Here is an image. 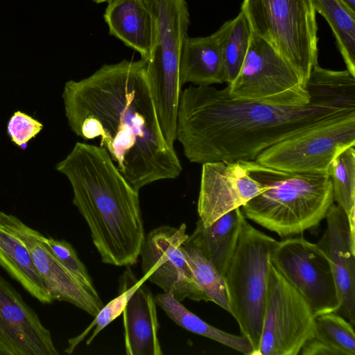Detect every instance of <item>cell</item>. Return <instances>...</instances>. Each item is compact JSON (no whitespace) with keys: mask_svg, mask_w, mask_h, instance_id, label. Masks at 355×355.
<instances>
[{"mask_svg":"<svg viewBox=\"0 0 355 355\" xmlns=\"http://www.w3.org/2000/svg\"><path fill=\"white\" fill-rule=\"evenodd\" d=\"M309 103L284 107L236 98L227 87L182 91L175 138L193 163L255 160L268 147L340 118L355 115V77L316 64Z\"/></svg>","mask_w":355,"mask_h":355,"instance_id":"cell-1","label":"cell"},{"mask_svg":"<svg viewBox=\"0 0 355 355\" xmlns=\"http://www.w3.org/2000/svg\"><path fill=\"white\" fill-rule=\"evenodd\" d=\"M62 97L71 131L85 140L99 139L137 191L181 174L180 161L159 125L146 60L105 64L85 78L66 82Z\"/></svg>","mask_w":355,"mask_h":355,"instance_id":"cell-2","label":"cell"},{"mask_svg":"<svg viewBox=\"0 0 355 355\" xmlns=\"http://www.w3.org/2000/svg\"><path fill=\"white\" fill-rule=\"evenodd\" d=\"M55 169L68 179L73 204L86 221L101 261L116 266L135 264L146 236L139 191L107 150L77 142Z\"/></svg>","mask_w":355,"mask_h":355,"instance_id":"cell-3","label":"cell"},{"mask_svg":"<svg viewBox=\"0 0 355 355\" xmlns=\"http://www.w3.org/2000/svg\"><path fill=\"white\" fill-rule=\"evenodd\" d=\"M240 161L252 178L267 186L241 207L244 216L282 238L317 227L334 202L328 174L290 173Z\"/></svg>","mask_w":355,"mask_h":355,"instance_id":"cell-4","label":"cell"},{"mask_svg":"<svg viewBox=\"0 0 355 355\" xmlns=\"http://www.w3.org/2000/svg\"><path fill=\"white\" fill-rule=\"evenodd\" d=\"M156 26L153 58L147 62L148 83L166 141L174 146L182 86L180 62L187 36L189 13L186 0H142Z\"/></svg>","mask_w":355,"mask_h":355,"instance_id":"cell-5","label":"cell"},{"mask_svg":"<svg viewBox=\"0 0 355 355\" xmlns=\"http://www.w3.org/2000/svg\"><path fill=\"white\" fill-rule=\"evenodd\" d=\"M272 237L254 227L244 216L237 244L225 275L230 313L242 336L257 352L261 334Z\"/></svg>","mask_w":355,"mask_h":355,"instance_id":"cell-6","label":"cell"},{"mask_svg":"<svg viewBox=\"0 0 355 355\" xmlns=\"http://www.w3.org/2000/svg\"><path fill=\"white\" fill-rule=\"evenodd\" d=\"M252 31L269 43L306 86L318 64V25L312 0H243Z\"/></svg>","mask_w":355,"mask_h":355,"instance_id":"cell-7","label":"cell"},{"mask_svg":"<svg viewBox=\"0 0 355 355\" xmlns=\"http://www.w3.org/2000/svg\"><path fill=\"white\" fill-rule=\"evenodd\" d=\"M226 87L234 98L272 105L298 107L311 100L295 69L252 31L241 68Z\"/></svg>","mask_w":355,"mask_h":355,"instance_id":"cell-8","label":"cell"},{"mask_svg":"<svg viewBox=\"0 0 355 355\" xmlns=\"http://www.w3.org/2000/svg\"><path fill=\"white\" fill-rule=\"evenodd\" d=\"M309 304L271 263L259 348L255 355H297L311 334Z\"/></svg>","mask_w":355,"mask_h":355,"instance_id":"cell-9","label":"cell"},{"mask_svg":"<svg viewBox=\"0 0 355 355\" xmlns=\"http://www.w3.org/2000/svg\"><path fill=\"white\" fill-rule=\"evenodd\" d=\"M354 146L355 115H352L281 141L260 153L254 161L290 173L329 175L334 158Z\"/></svg>","mask_w":355,"mask_h":355,"instance_id":"cell-10","label":"cell"},{"mask_svg":"<svg viewBox=\"0 0 355 355\" xmlns=\"http://www.w3.org/2000/svg\"><path fill=\"white\" fill-rule=\"evenodd\" d=\"M270 262L304 297L315 316L338 312L340 301L334 274L317 243L303 236L277 241Z\"/></svg>","mask_w":355,"mask_h":355,"instance_id":"cell-11","label":"cell"},{"mask_svg":"<svg viewBox=\"0 0 355 355\" xmlns=\"http://www.w3.org/2000/svg\"><path fill=\"white\" fill-rule=\"evenodd\" d=\"M187 225H163L145 236L139 256L145 279L171 292L179 301L186 298L209 302L196 281L182 243L188 237Z\"/></svg>","mask_w":355,"mask_h":355,"instance_id":"cell-12","label":"cell"},{"mask_svg":"<svg viewBox=\"0 0 355 355\" xmlns=\"http://www.w3.org/2000/svg\"><path fill=\"white\" fill-rule=\"evenodd\" d=\"M0 225L12 232L26 246L40 279L53 300L64 301L96 316L103 303L53 254L40 232L26 225L17 216L0 210Z\"/></svg>","mask_w":355,"mask_h":355,"instance_id":"cell-13","label":"cell"},{"mask_svg":"<svg viewBox=\"0 0 355 355\" xmlns=\"http://www.w3.org/2000/svg\"><path fill=\"white\" fill-rule=\"evenodd\" d=\"M266 189L267 186L249 175L240 160L202 164L198 200L199 220L207 227Z\"/></svg>","mask_w":355,"mask_h":355,"instance_id":"cell-14","label":"cell"},{"mask_svg":"<svg viewBox=\"0 0 355 355\" xmlns=\"http://www.w3.org/2000/svg\"><path fill=\"white\" fill-rule=\"evenodd\" d=\"M50 331L0 275V355H58Z\"/></svg>","mask_w":355,"mask_h":355,"instance_id":"cell-15","label":"cell"},{"mask_svg":"<svg viewBox=\"0 0 355 355\" xmlns=\"http://www.w3.org/2000/svg\"><path fill=\"white\" fill-rule=\"evenodd\" d=\"M326 229L317 244L334 274L340 301L338 313L355 324V228L343 209L333 203L325 218Z\"/></svg>","mask_w":355,"mask_h":355,"instance_id":"cell-16","label":"cell"},{"mask_svg":"<svg viewBox=\"0 0 355 355\" xmlns=\"http://www.w3.org/2000/svg\"><path fill=\"white\" fill-rule=\"evenodd\" d=\"M143 277L123 311L127 355H162L155 297Z\"/></svg>","mask_w":355,"mask_h":355,"instance_id":"cell-17","label":"cell"},{"mask_svg":"<svg viewBox=\"0 0 355 355\" xmlns=\"http://www.w3.org/2000/svg\"><path fill=\"white\" fill-rule=\"evenodd\" d=\"M109 33L150 62L156 40L155 20L142 0H108L104 13Z\"/></svg>","mask_w":355,"mask_h":355,"instance_id":"cell-18","label":"cell"},{"mask_svg":"<svg viewBox=\"0 0 355 355\" xmlns=\"http://www.w3.org/2000/svg\"><path fill=\"white\" fill-rule=\"evenodd\" d=\"M181 84L209 86L226 83L222 51L214 33L185 37L180 62Z\"/></svg>","mask_w":355,"mask_h":355,"instance_id":"cell-19","label":"cell"},{"mask_svg":"<svg viewBox=\"0 0 355 355\" xmlns=\"http://www.w3.org/2000/svg\"><path fill=\"white\" fill-rule=\"evenodd\" d=\"M244 215L241 207L225 214L209 225L205 227L198 220L188 239L225 277L235 250Z\"/></svg>","mask_w":355,"mask_h":355,"instance_id":"cell-20","label":"cell"},{"mask_svg":"<svg viewBox=\"0 0 355 355\" xmlns=\"http://www.w3.org/2000/svg\"><path fill=\"white\" fill-rule=\"evenodd\" d=\"M0 266L33 297L43 304L53 300L44 287L24 243L0 225Z\"/></svg>","mask_w":355,"mask_h":355,"instance_id":"cell-21","label":"cell"},{"mask_svg":"<svg viewBox=\"0 0 355 355\" xmlns=\"http://www.w3.org/2000/svg\"><path fill=\"white\" fill-rule=\"evenodd\" d=\"M302 355H355L354 325L337 312L315 316L313 329Z\"/></svg>","mask_w":355,"mask_h":355,"instance_id":"cell-22","label":"cell"},{"mask_svg":"<svg viewBox=\"0 0 355 355\" xmlns=\"http://www.w3.org/2000/svg\"><path fill=\"white\" fill-rule=\"evenodd\" d=\"M155 300L168 317L183 329L215 340L243 354L252 355L253 347L246 337L234 335L211 326L187 309L172 293L157 294Z\"/></svg>","mask_w":355,"mask_h":355,"instance_id":"cell-23","label":"cell"},{"mask_svg":"<svg viewBox=\"0 0 355 355\" xmlns=\"http://www.w3.org/2000/svg\"><path fill=\"white\" fill-rule=\"evenodd\" d=\"M329 24L347 70L355 77V12L342 0H312Z\"/></svg>","mask_w":355,"mask_h":355,"instance_id":"cell-24","label":"cell"},{"mask_svg":"<svg viewBox=\"0 0 355 355\" xmlns=\"http://www.w3.org/2000/svg\"><path fill=\"white\" fill-rule=\"evenodd\" d=\"M219 43L224 63L226 83H231L237 76L245 58L252 30L241 11L233 19L224 23L214 33Z\"/></svg>","mask_w":355,"mask_h":355,"instance_id":"cell-25","label":"cell"},{"mask_svg":"<svg viewBox=\"0 0 355 355\" xmlns=\"http://www.w3.org/2000/svg\"><path fill=\"white\" fill-rule=\"evenodd\" d=\"M182 247L196 281L208 300L230 313L225 277L188 237L183 242Z\"/></svg>","mask_w":355,"mask_h":355,"instance_id":"cell-26","label":"cell"},{"mask_svg":"<svg viewBox=\"0 0 355 355\" xmlns=\"http://www.w3.org/2000/svg\"><path fill=\"white\" fill-rule=\"evenodd\" d=\"M334 200L347 214L355 228V149L350 146L338 154L329 168Z\"/></svg>","mask_w":355,"mask_h":355,"instance_id":"cell-27","label":"cell"},{"mask_svg":"<svg viewBox=\"0 0 355 355\" xmlns=\"http://www.w3.org/2000/svg\"><path fill=\"white\" fill-rule=\"evenodd\" d=\"M139 282L130 266H127L120 279V294L106 305H103L88 328L81 335L73 339V343H71L70 347L66 352L68 353L72 352L75 347L94 328L92 336L87 340V345H89L101 331L119 317L123 313L129 298L136 288Z\"/></svg>","mask_w":355,"mask_h":355,"instance_id":"cell-28","label":"cell"},{"mask_svg":"<svg viewBox=\"0 0 355 355\" xmlns=\"http://www.w3.org/2000/svg\"><path fill=\"white\" fill-rule=\"evenodd\" d=\"M44 242L53 254L84 287L93 293H98L85 266L70 243L46 236H44Z\"/></svg>","mask_w":355,"mask_h":355,"instance_id":"cell-29","label":"cell"},{"mask_svg":"<svg viewBox=\"0 0 355 355\" xmlns=\"http://www.w3.org/2000/svg\"><path fill=\"white\" fill-rule=\"evenodd\" d=\"M43 124L28 114L17 111L10 118L7 133L11 141L21 149L42 130Z\"/></svg>","mask_w":355,"mask_h":355,"instance_id":"cell-30","label":"cell"},{"mask_svg":"<svg viewBox=\"0 0 355 355\" xmlns=\"http://www.w3.org/2000/svg\"><path fill=\"white\" fill-rule=\"evenodd\" d=\"M352 11L355 12V0H342Z\"/></svg>","mask_w":355,"mask_h":355,"instance_id":"cell-31","label":"cell"},{"mask_svg":"<svg viewBox=\"0 0 355 355\" xmlns=\"http://www.w3.org/2000/svg\"><path fill=\"white\" fill-rule=\"evenodd\" d=\"M93 1L97 3H103V2H105V1H107L108 0H92Z\"/></svg>","mask_w":355,"mask_h":355,"instance_id":"cell-32","label":"cell"}]
</instances>
